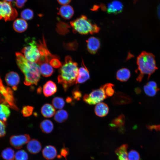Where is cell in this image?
<instances>
[{
    "mask_svg": "<svg viewBox=\"0 0 160 160\" xmlns=\"http://www.w3.org/2000/svg\"><path fill=\"white\" fill-rule=\"evenodd\" d=\"M15 54L17 65L25 76L24 84L27 86L37 85L41 75L39 65L27 60L20 52H17Z\"/></svg>",
    "mask_w": 160,
    "mask_h": 160,
    "instance_id": "1",
    "label": "cell"
},
{
    "mask_svg": "<svg viewBox=\"0 0 160 160\" xmlns=\"http://www.w3.org/2000/svg\"><path fill=\"white\" fill-rule=\"evenodd\" d=\"M79 68L77 63L69 56L66 57L65 61L59 71L58 82L61 84L65 91L76 83Z\"/></svg>",
    "mask_w": 160,
    "mask_h": 160,
    "instance_id": "2",
    "label": "cell"
},
{
    "mask_svg": "<svg viewBox=\"0 0 160 160\" xmlns=\"http://www.w3.org/2000/svg\"><path fill=\"white\" fill-rule=\"evenodd\" d=\"M137 68L136 72L138 73L137 80L140 82L145 75L148 79L158 68L156 66L154 56L152 53L145 51L142 52L137 57Z\"/></svg>",
    "mask_w": 160,
    "mask_h": 160,
    "instance_id": "3",
    "label": "cell"
},
{
    "mask_svg": "<svg viewBox=\"0 0 160 160\" xmlns=\"http://www.w3.org/2000/svg\"><path fill=\"white\" fill-rule=\"evenodd\" d=\"M70 23L73 32L81 34H93L98 33L100 30V28L96 24H92L84 15L71 22Z\"/></svg>",
    "mask_w": 160,
    "mask_h": 160,
    "instance_id": "4",
    "label": "cell"
},
{
    "mask_svg": "<svg viewBox=\"0 0 160 160\" xmlns=\"http://www.w3.org/2000/svg\"><path fill=\"white\" fill-rule=\"evenodd\" d=\"M21 52L26 59L38 64L40 58V53L37 43L34 39L31 40L28 45L24 47Z\"/></svg>",
    "mask_w": 160,
    "mask_h": 160,
    "instance_id": "5",
    "label": "cell"
},
{
    "mask_svg": "<svg viewBox=\"0 0 160 160\" xmlns=\"http://www.w3.org/2000/svg\"><path fill=\"white\" fill-rule=\"evenodd\" d=\"M18 13L13 8L11 3L0 1V20L6 22L15 20L17 17Z\"/></svg>",
    "mask_w": 160,
    "mask_h": 160,
    "instance_id": "6",
    "label": "cell"
},
{
    "mask_svg": "<svg viewBox=\"0 0 160 160\" xmlns=\"http://www.w3.org/2000/svg\"><path fill=\"white\" fill-rule=\"evenodd\" d=\"M107 97L103 89L100 87L93 90L89 94H85L83 100L89 105H95L100 103Z\"/></svg>",
    "mask_w": 160,
    "mask_h": 160,
    "instance_id": "7",
    "label": "cell"
},
{
    "mask_svg": "<svg viewBox=\"0 0 160 160\" xmlns=\"http://www.w3.org/2000/svg\"><path fill=\"white\" fill-rule=\"evenodd\" d=\"M0 94L3 97L0 101H3L4 103H7L9 106L16 110H18L15 103V100L12 90L9 88H6L3 84L0 77Z\"/></svg>",
    "mask_w": 160,
    "mask_h": 160,
    "instance_id": "8",
    "label": "cell"
},
{
    "mask_svg": "<svg viewBox=\"0 0 160 160\" xmlns=\"http://www.w3.org/2000/svg\"><path fill=\"white\" fill-rule=\"evenodd\" d=\"M30 140V136L28 134L13 135L10 137L9 142L13 147L19 149L28 143Z\"/></svg>",
    "mask_w": 160,
    "mask_h": 160,
    "instance_id": "9",
    "label": "cell"
},
{
    "mask_svg": "<svg viewBox=\"0 0 160 160\" xmlns=\"http://www.w3.org/2000/svg\"><path fill=\"white\" fill-rule=\"evenodd\" d=\"M19 76L17 73L11 71L8 73L6 75L5 81L7 84L11 87L12 89L15 90L20 82Z\"/></svg>",
    "mask_w": 160,
    "mask_h": 160,
    "instance_id": "10",
    "label": "cell"
},
{
    "mask_svg": "<svg viewBox=\"0 0 160 160\" xmlns=\"http://www.w3.org/2000/svg\"><path fill=\"white\" fill-rule=\"evenodd\" d=\"M90 75L87 68L82 61L81 66L79 69L78 75L76 78V84H81L89 79Z\"/></svg>",
    "mask_w": 160,
    "mask_h": 160,
    "instance_id": "11",
    "label": "cell"
},
{
    "mask_svg": "<svg viewBox=\"0 0 160 160\" xmlns=\"http://www.w3.org/2000/svg\"><path fill=\"white\" fill-rule=\"evenodd\" d=\"M123 8V5L120 1L114 0L108 4L105 9L108 13L116 14L121 12Z\"/></svg>",
    "mask_w": 160,
    "mask_h": 160,
    "instance_id": "12",
    "label": "cell"
},
{
    "mask_svg": "<svg viewBox=\"0 0 160 160\" xmlns=\"http://www.w3.org/2000/svg\"><path fill=\"white\" fill-rule=\"evenodd\" d=\"M86 42L88 51L92 54H95L100 47L99 39L95 37H92L89 38Z\"/></svg>",
    "mask_w": 160,
    "mask_h": 160,
    "instance_id": "13",
    "label": "cell"
},
{
    "mask_svg": "<svg viewBox=\"0 0 160 160\" xmlns=\"http://www.w3.org/2000/svg\"><path fill=\"white\" fill-rule=\"evenodd\" d=\"M57 91L56 85L54 82L52 81H48L43 86V93L46 97H49L52 96Z\"/></svg>",
    "mask_w": 160,
    "mask_h": 160,
    "instance_id": "14",
    "label": "cell"
},
{
    "mask_svg": "<svg viewBox=\"0 0 160 160\" xmlns=\"http://www.w3.org/2000/svg\"><path fill=\"white\" fill-rule=\"evenodd\" d=\"M27 148L31 153L36 154L39 152L41 150V145L38 140L33 139L30 140L28 143Z\"/></svg>",
    "mask_w": 160,
    "mask_h": 160,
    "instance_id": "15",
    "label": "cell"
},
{
    "mask_svg": "<svg viewBox=\"0 0 160 160\" xmlns=\"http://www.w3.org/2000/svg\"><path fill=\"white\" fill-rule=\"evenodd\" d=\"M42 153L45 159L50 160L53 159L56 157L57 154V151L54 146L49 145L46 146L43 149Z\"/></svg>",
    "mask_w": 160,
    "mask_h": 160,
    "instance_id": "16",
    "label": "cell"
},
{
    "mask_svg": "<svg viewBox=\"0 0 160 160\" xmlns=\"http://www.w3.org/2000/svg\"><path fill=\"white\" fill-rule=\"evenodd\" d=\"M74 10L70 5H63L60 8L59 13L63 18L69 19L71 18L73 15Z\"/></svg>",
    "mask_w": 160,
    "mask_h": 160,
    "instance_id": "17",
    "label": "cell"
},
{
    "mask_svg": "<svg viewBox=\"0 0 160 160\" xmlns=\"http://www.w3.org/2000/svg\"><path fill=\"white\" fill-rule=\"evenodd\" d=\"M13 26L14 29L16 31L22 33L26 30L28 24L25 20L22 18H18L14 21Z\"/></svg>",
    "mask_w": 160,
    "mask_h": 160,
    "instance_id": "18",
    "label": "cell"
},
{
    "mask_svg": "<svg viewBox=\"0 0 160 160\" xmlns=\"http://www.w3.org/2000/svg\"><path fill=\"white\" fill-rule=\"evenodd\" d=\"M109 108L107 104L103 103H97L95 106V112L97 116L102 117L105 116L108 112Z\"/></svg>",
    "mask_w": 160,
    "mask_h": 160,
    "instance_id": "19",
    "label": "cell"
},
{
    "mask_svg": "<svg viewBox=\"0 0 160 160\" xmlns=\"http://www.w3.org/2000/svg\"><path fill=\"white\" fill-rule=\"evenodd\" d=\"M41 113L45 117L50 118L52 117L55 113V109L50 104L46 103L42 107Z\"/></svg>",
    "mask_w": 160,
    "mask_h": 160,
    "instance_id": "20",
    "label": "cell"
},
{
    "mask_svg": "<svg viewBox=\"0 0 160 160\" xmlns=\"http://www.w3.org/2000/svg\"><path fill=\"white\" fill-rule=\"evenodd\" d=\"M9 106L0 102V120L5 122L10 114Z\"/></svg>",
    "mask_w": 160,
    "mask_h": 160,
    "instance_id": "21",
    "label": "cell"
},
{
    "mask_svg": "<svg viewBox=\"0 0 160 160\" xmlns=\"http://www.w3.org/2000/svg\"><path fill=\"white\" fill-rule=\"evenodd\" d=\"M131 73L129 70L126 68L119 70L116 74L117 79L121 81H126L130 78Z\"/></svg>",
    "mask_w": 160,
    "mask_h": 160,
    "instance_id": "22",
    "label": "cell"
},
{
    "mask_svg": "<svg viewBox=\"0 0 160 160\" xmlns=\"http://www.w3.org/2000/svg\"><path fill=\"white\" fill-rule=\"evenodd\" d=\"M127 144H124L117 148L115 153L118 156V160H129L127 158Z\"/></svg>",
    "mask_w": 160,
    "mask_h": 160,
    "instance_id": "23",
    "label": "cell"
},
{
    "mask_svg": "<svg viewBox=\"0 0 160 160\" xmlns=\"http://www.w3.org/2000/svg\"><path fill=\"white\" fill-rule=\"evenodd\" d=\"M40 127L42 132L45 133H49L53 130L54 126L52 121L49 120L45 119L41 122Z\"/></svg>",
    "mask_w": 160,
    "mask_h": 160,
    "instance_id": "24",
    "label": "cell"
},
{
    "mask_svg": "<svg viewBox=\"0 0 160 160\" xmlns=\"http://www.w3.org/2000/svg\"><path fill=\"white\" fill-rule=\"evenodd\" d=\"M41 73L45 77L50 76L54 72L53 67L50 64H42L39 65Z\"/></svg>",
    "mask_w": 160,
    "mask_h": 160,
    "instance_id": "25",
    "label": "cell"
},
{
    "mask_svg": "<svg viewBox=\"0 0 160 160\" xmlns=\"http://www.w3.org/2000/svg\"><path fill=\"white\" fill-rule=\"evenodd\" d=\"M68 117L67 112L65 110L61 109L56 112L54 116V119L56 122L61 123L66 120Z\"/></svg>",
    "mask_w": 160,
    "mask_h": 160,
    "instance_id": "26",
    "label": "cell"
},
{
    "mask_svg": "<svg viewBox=\"0 0 160 160\" xmlns=\"http://www.w3.org/2000/svg\"><path fill=\"white\" fill-rule=\"evenodd\" d=\"M15 154L14 150L11 148L8 147L2 151L1 156L5 160H14Z\"/></svg>",
    "mask_w": 160,
    "mask_h": 160,
    "instance_id": "27",
    "label": "cell"
},
{
    "mask_svg": "<svg viewBox=\"0 0 160 160\" xmlns=\"http://www.w3.org/2000/svg\"><path fill=\"white\" fill-rule=\"evenodd\" d=\"M53 106L56 108L61 109L64 106L65 102L63 98L60 97H54L52 101Z\"/></svg>",
    "mask_w": 160,
    "mask_h": 160,
    "instance_id": "28",
    "label": "cell"
},
{
    "mask_svg": "<svg viewBox=\"0 0 160 160\" xmlns=\"http://www.w3.org/2000/svg\"><path fill=\"white\" fill-rule=\"evenodd\" d=\"M113 87L114 85L112 84L107 83L101 87L103 89L106 96L108 97L112 96L114 93Z\"/></svg>",
    "mask_w": 160,
    "mask_h": 160,
    "instance_id": "29",
    "label": "cell"
},
{
    "mask_svg": "<svg viewBox=\"0 0 160 160\" xmlns=\"http://www.w3.org/2000/svg\"><path fill=\"white\" fill-rule=\"evenodd\" d=\"M33 11L29 9H26L23 10L20 14L21 17L25 20L31 19L33 18Z\"/></svg>",
    "mask_w": 160,
    "mask_h": 160,
    "instance_id": "30",
    "label": "cell"
},
{
    "mask_svg": "<svg viewBox=\"0 0 160 160\" xmlns=\"http://www.w3.org/2000/svg\"><path fill=\"white\" fill-rule=\"evenodd\" d=\"M143 89L146 94L150 97L154 96L159 90L156 89L147 84L144 86Z\"/></svg>",
    "mask_w": 160,
    "mask_h": 160,
    "instance_id": "31",
    "label": "cell"
},
{
    "mask_svg": "<svg viewBox=\"0 0 160 160\" xmlns=\"http://www.w3.org/2000/svg\"><path fill=\"white\" fill-rule=\"evenodd\" d=\"M28 154L23 150H19L15 154V160H28Z\"/></svg>",
    "mask_w": 160,
    "mask_h": 160,
    "instance_id": "32",
    "label": "cell"
},
{
    "mask_svg": "<svg viewBox=\"0 0 160 160\" xmlns=\"http://www.w3.org/2000/svg\"><path fill=\"white\" fill-rule=\"evenodd\" d=\"M125 120L124 115H120L112 121L111 124L112 126L114 127H119L122 126L124 124Z\"/></svg>",
    "mask_w": 160,
    "mask_h": 160,
    "instance_id": "33",
    "label": "cell"
},
{
    "mask_svg": "<svg viewBox=\"0 0 160 160\" xmlns=\"http://www.w3.org/2000/svg\"><path fill=\"white\" fill-rule=\"evenodd\" d=\"M33 109L34 107L32 106H25L23 107L21 112L24 117H28L32 115Z\"/></svg>",
    "mask_w": 160,
    "mask_h": 160,
    "instance_id": "34",
    "label": "cell"
},
{
    "mask_svg": "<svg viewBox=\"0 0 160 160\" xmlns=\"http://www.w3.org/2000/svg\"><path fill=\"white\" fill-rule=\"evenodd\" d=\"M127 158L129 160H140L139 153L134 150L130 151L127 153Z\"/></svg>",
    "mask_w": 160,
    "mask_h": 160,
    "instance_id": "35",
    "label": "cell"
},
{
    "mask_svg": "<svg viewBox=\"0 0 160 160\" xmlns=\"http://www.w3.org/2000/svg\"><path fill=\"white\" fill-rule=\"evenodd\" d=\"M5 122L0 120V137H3L5 135Z\"/></svg>",
    "mask_w": 160,
    "mask_h": 160,
    "instance_id": "36",
    "label": "cell"
},
{
    "mask_svg": "<svg viewBox=\"0 0 160 160\" xmlns=\"http://www.w3.org/2000/svg\"><path fill=\"white\" fill-rule=\"evenodd\" d=\"M72 95L74 99L79 100L81 97V94L79 89L76 88L72 91Z\"/></svg>",
    "mask_w": 160,
    "mask_h": 160,
    "instance_id": "37",
    "label": "cell"
},
{
    "mask_svg": "<svg viewBox=\"0 0 160 160\" xmlns=\"http://www.w3.org/2000/svg\"><path fill=\"white\" fill-rule=\"evenodd\" d=\"M15 5L18 8H21L24 6L27 0H15Z\"/></svg>",
    "mask_w": 160,
    "mask_h": 160,
    "instance_id": "38",
    "label": "cell"
},
{
    "mask_svg": "<svg viewBox=\"0 0 160 160\" xmlns=\"http://www.w3.org/2000/svg\"><path fill=\"white\" fill-rule=\"evenodd\" d=\"M147 127L150 130L153 129L157 131L160 130V125H148L147 126Z\"/></svg>",
    "mask_w": 160,
    "mask_h": 160,
    "instance_id": "39",
    "label": "cell"
},
{
    "mask_svg": "<svg viewBox=\"0 0 160 160\" xmlns=\"http://www.w3.org/2000/svg\"><path fill=\"white\" fill-rule=\"evenodd\" d=\"M147 84L156 89H159L158 87L157 83L153 81H150Z\"/></svg>",
    "mask_w": 160,
    "mask_h": 160,
    "instance_id": "40",
    "label": "cell"
},
{
    "mask_svg": "<svg viewBox=\"0 0 160 160\" xmlns=\"http://www.w3.org/2000/svg\"><path fill=\"white\" fill-rule=\"evenodd\" d=\"M71 0H57V1L60 4L62 5H68Z\"/></svg>",
    "mask_w": 160,
    "mask_h": 160,
    "instance_id": "41",
    "label": "cell"
},
{
    "mask_svg": "<svg viewBox=\"0 0 160 160\" xmlns=\"http://www.w3.org/2000/svg\"><path fill=\"white\" fill-rule=\"evenodd\" d=\"M157 13L158 17L160 20V4L158 5V7Z\"/></svg>",
    "mask_w": 160,
    "mask_h": 160,
    "instance_id": "42",
    "label": "cell"
},
{
    "mask_svg": "<svg viewBox=\"0 0 160 160\" xmlns=\"http://www.w3.org/2000/svg\"><path fill=\"white\" fill-rule=\"evenodd\" d=\"M3 1H6L8 2H9L10 3H11L13 1H14V0H2Z\"/></svg>",
    "mask_w": 160,
    "mask_h": 160,
    "instance_id": "43",
    "label": "cell"
}]
</instances>
